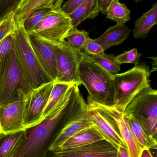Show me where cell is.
Masks as SVG:
<instances>
[{"label": "cell", "instance_id": "d6986e66", "mask_svg": "<svg viewBox=\"0 0 157 157\" xmlns=\"http://www.w3.org/2000/svg\"><path fill=\"white\" fill-rule=\"evenodd\" d=\"M25 139V130L8 134L0 132V157H13Z\"/></svg>", "mask_w": 157, "mask_h": 157}, {"label": "cell", "instance_id": "d6a6232c", "mask_svg": "<svg viewBox=\"0 0 157 157\" xmlns=\"http://www.w3.org/2000/svg\"><path fill=\"white\" fill-rule=\"evenodd\" d=\"M84 0H68L61 7V10L65 13L70 15L73 13Z\"/></svg>", "mask_w": 157, "mask_h": 157}, {"label": "cell", "instance_id": "cb8c5ba5", "mask_svg": "<svg viewBox=\"0 0 157 157\" xmlns=\"http://www.w3.org/2000/svg\"><path fill=\"white\" fill-rule=\"evenodd\" d=\"M73 84L54 81L46 108L43 113V119L55 107L61 99L64 96L69 88Z\"/></svg>", "mask_w": 157, "mask_h": 157}, {"label": "cell", "instance_id": "d4e9b609", "mask_svg": "<svg viewBox=\"0 0 157 157\" xmlns=\"http://www.w3.org/2000/svg\"><path fill=\"white\" fill-rule=\"evenodd\" d=\"M89 58L100 67L112 75L120 71L121 65L117 62L114 54L104 53L98 56H89Z\"/></svg>", "mask_w": 157, "mask_h": 157}, {"label": "cell", "instance_id": "8d00e7d4", "mask_svg": "<svg viewBox=\"0 0 157 157\" xmlns=\"http://www.w3.org/2000/svg\"><path fill=\"white\" fill-rule=\"evenodd\" d=\"M30 1V0H21V2H20V3H19V6H18V7L17 10H16L15 12L23 8V7L25 6Z\"/></svg>", "mask_w": 157, "mask_h": 157}, {"label": "cell", "instance_id": "ba28073f", "mask_svg": "<svg viewBox=\"0 0 157 157\" xmlns=\"http://www.w3.org/2000/svg\"><path fill=\"white\" fill-rule=\"evenodd\" d=\"M57 78L54 81L82 85L78 75V67L83 52L78 51L69 46L66 40L55 47Z\"/></svg>", "mask_w": 157, "mask_h": 157}, {"label": "cell", "instance_id": "836d02e7", "mask_svg": "<svg viewBox=\"0 0 157 157\" xmlns=\"http://www.w3.org/2000/svg\"><path fill=\"white\" fill-rule=\"evenodd\" d=\"M113 1L114 0H99V5L101 13L106 14L108 8Z\"/></svg>", "mask_w": 157, "mask_h": 157}, {"label": "cell", "instance_id": "7a4b0ae2", "mask_svg": "<svg viewBox=\"0 0 157 157\" xmlns=\"http://www.w3.org/2000/svg\"><path fill=\"white\" fill-rule=\"evenodd\" d=\"M81 84L88 92V98L98 104L113 107L115 104L113 75L83 52L78 67Z\"/></svg>", "mask_w": 157, "mask_h": 157}, {"label": "cell", "instance_id": "ac0fdd59", "mask_svg": "<svg viewBox=\"0 0 157 157\" xmlns=\"http://www.w3.org/2000/svg\"><path fill=\"white\" fill-rule=\"evenodd\" d=\"M99 0H84L73 12L69 15L72 20L73 28H77L82 22L86 19H93L100 13Z\"/></svg>", "mask_w": 157, "mask_h": 157}, {"label": "cell", "instance_id": "484cf974", "mask_svg": "<svg viewBox=\"0 0 157 157\" xmlns=\"http://www.w3.org/2000/svg\"><path fill=\"white\" fill-rule=\"evenodd\" d=\"M89 38L88 32L84 30L73 28L66 36L65 39L71 48L78 51H82L84 46Z\"/></svg>", "mask_w": 157, "mask_h": 157}, {"label": "cell", "instance_id": "52a82bcc", "mask_svg": "<svg viewBox=\"0 0 157 157\" xmlns=\"http://www.w3.org/2000/svg\"><path fill=\"white\" fill-rule=\"evenodd\" d=\"M73 28L72 20L68 15L61 9L51 10L42 21L27 33L58 46L65 40Z\"/></svg>", "mask_w": 157, "mask_h": 157}, {"label": "cell", "instance_id": "5b68a950", "mask_svg": "<svg viewBox=\"0 0 157 157\" xmlns=\"http://www.w3.org/2000/svg\"><path fill=\"white\" fill-rule=\"evenodd\" d=\"M32 90L18 64L13 45L7 66L0 80V106L24 100Z\"/></svg>", "mask_w": 157, "mask_h": 157}, {"label": "cell", "instance_id": "e0dca14e", "mask_svg": "<svg viewBox=\"0 0 157 157\" xmlns=\"http://www.w3.org/2000/svg\"><path fill=\"white\" fill-rule=\"evenodd\" d=\"M131 30L125 25L116 24L109 27L103 35L96 40L104 50L122 43L129 37Z\"/></svg>", "mask_w": 157, "mask_h": 157}, {"label": "cell", "instance_id": "603a6c76", "mask_svg": "<svg viewBox=\"0 0 157 157\" xmlns=\"http://www.w3.org/2000/svg\"><path fill=\"white\" fill-rule=\"evenodd\" d=\"M107 18L115 21L117 24L125 25L131 19V11L124 3L114 0L107 10Z\"/></svg>", "mask_w": 157, "mask_h": 157}, {"label": "cell", "instance_id": "8992f818", "mask_svg": "<svg viewBox=\"0 0 157 157\" xmlns=\"http://www.w3.org/2000/svg\"><path fill=\"white\" fill-rule=\"evenodd\" d=\"M124 114L138 121L148 135L157 140V91L151 86L136 95L126 107Z\"/></svg>", "mask_w": 157, "mask_h": 157}, {"label": "cell", "instance_id": "4dcf8cb0", "mask_svg": "<svg viewBox=\"0 0 157 157\" xmlns=\"http://www.w3.org/2000/svg\"><path fill=\"white\" fill-rule=\"evenodd\" d=\"M21 0H0V22L15 12Z\"/></svg>", "mask_w": 157, "mask_h": 157}, {"label": "cell", "instance_id": "1f68e13d", "mask_svg": "<svg viewBox=\"0 0 157 157\" xmlns=\"http://www.w3.org/2000/svg\"><path fill=\"white\" fill-rule=\"evenodd\" d=\"M83 50L84 52L88 56H98L105 53L102 46L96 40L90 37L87 40Z\"/></svg>", "mask_w": 157, "mask_h": 157}, {"label": "cell", "instance_id": "9c48e42d", "mask_svg": "<svg viewBox=\"0 0 157 157\" xmlns=\"http://www.w3.org/2000/svg\"><path fill=\"white\" fill-rule=\"evenodd\" d=\"M54 81L41 85L29 91L24 99L23 121L25 129L37 124L43 120Z\"/></svg>", "mask_w": 157, "mask_h": 157}, {"label": "cell", "instance_id": "277c9868", "mask_svg": "<svg viewBox=\"0 0 157 157\" xmlns=\"http://www.w3.org/2000/svg\"><path fill=\"white\" fill-rule=\"evenodd\" d=\"M150 74L149 67L144 63L125 72L113 75L115 99L113 107L124 113L132 100L151 86Z\"/></svg>", "mask_w": 157, "mask_h": 157}, {"label": "cell", "instance_id": "e575fe53", "mask_svg": "<svg viewBox=\"0 0 157 157\" xmlns=\"http://www.w3.org/2000/svg\"><path fill=\"white\" fill-rule=\"evenodd\" d=\"M116 157H130L127 148L120 147L118 148V154Z\"/></svg>", "mask_w": 157, "mask_h": 157}, {"label": "cell", "instance_id": "2e32d148", "mask_svg": "<svg viewBox=\"0 0 157 157\" xmlns=\"http://www.w3.org/2000/svg\"><path fill=\"white\" fill-rule=\"evenodd\" d=\"M104 139L105 138L101 133L93 125L70 137L55 151L80 147Z\"/></svg>", "mask_w": 157, "mask_h": 157}, {"label": "cell", "instance_id": "83f0119b", "mask_svg": "<svg viewBox=\"0 0 157 157\" xmlns=\"http://www.w3.org/2000/svg\"><path fill=\"white\" fill-rule=\"evenodd\" d=\"M49 9H37L32 12L23 23L24 29L26 32L31 31L35 27L37 26L47 15Z\"/></svg>", "mask_w": 157, "mask_h": 157}, {"label": "cell", "instance_id": "7c38bea8", "mask_svg": "<svg viewBox=\"0 0 157 157\" xmlns=\"http://www.w3.org/2000/svg\"><path fill=\"white\" fill-rule=\"evenodd\" d=\"M28 34L31 47L41 67L50 78L55 81L57 78L56 46L33 34Z\"/></svg>", "mask_w": 157, "mask_h": 157}, {"label": "cell", "instance_id": "d590c367", "mask_svg": "<svg viewBox=\"0 0 157 157\" xmlns=\"http://www.w3.org/2000/svg\"><path fill=\"white\" fill-rule=\"evenodd\" d=\"M141 157H154L152 155L150 150L148 149H143Z\"/></svg>", "mask_w": 157, "mask_h": 157}, {"label": "cell", "instance_id": "44dd1931", "mask_svg": "<svg viewBox=\"0 0 157 157\" xmlns=\"http://www.w3.org/2000/svg\"><path fill=\"white\" fill-rule=\"evenodd\" d=\"M157 24V3L135 20L133 36L135 39L146 38L151 29Z\"/></svg>", "mask_w": 157, "mask_h": 157}, {"label": "cell", "instance_id": "4fadbf2b", "mask_svg": "<svg viewBox=\"0 0 157 157\" xmlns=\"http://www.w3.org/2000/svg\"><path fill=\"white\" fill-rule=\"evenodd\" d=\"M93 101L96 106L109 113L115 120L130 157H141L143 149L135 139L127 118L124 113L117 110L114 107L101 105Z\"/></svg>", "mask_w": 157, "mask_h": 157}, {"label": "cell", "instance_id": "3957f363", "mask_svg": "<svg viewBox=\"0 0 157 157\" xmlns=\"http://www.w3.org/2000/svg\"><path fill=\"white\" fill-rule=\"evenodd\" d=\"M13 46L18 64L32 89L53 81L39 62L23 24H17Z\"/></svg>", "mask_w": 157, "mask_h": 157}, {"label": "cell", "instance_id": "ffe728a7", "mask_svg": "<svg viewBox=\"0 0 157 157\" xmlns=\"http://www.w3.org/2000/svg\"><path fill=\"white\" fill-rule=\"evenodd\" d=\"M64 0H30L25 6L14 13L17 24H22L25 19L34 10L47 9H61Z\"/></svg>", "mask_w": 157, "mask_h": 157}, {"label": "cell", "instance_id": "30bf717a", "mask_svg": "<svg viewBox=\"0 0 157 157\" xmlns=\"http://www.w3.org/2000/svg\"><path fill=\"white\" fill-rule=\"evenodd\" d=\"M87 104L88 116L105 140L111 143L118 149L120 147L127 148L114 119L108 113L96 106L88 98Z\"/></svg>", "mask_w": 157, "mask_h": 157}, {"label": "cell", "instance_id": "7402d4cb", "mask_svg": "<svg viewBox=\"0 0 157 157\" xmlns=\"http://www.w3.org/2000/svg\"><path fill=\"white\" fill-rule=\"evenodd\" d=\"M125 115L132 132L142 149L156 150L157 140L147 134L142 125L134 117L131 115Z\"/></svg>", "mask_w": 157, "mask_h": 157}, {"label": "cell", "instance_id": "74e56055", "mask_svg": "<svg viewBox=\"0 0 157 157\" xmlns=\"http://www.w3.org/2000/svg\"><path fill=\"white\" fill-rule=\"evenodd\" d=\"M143 1V0H134L135 2V3H137L139 2H141V1Z\"/></svg>", "mask_w": 157, "mask_h": 157}, {"label": "cell", "instance_id": "9a60e30c", "mask_svg": "<svg viewBox=\"0 0 157 157\" xmlns=\"http://www.w3.org/2000/svg\"><path fill=\"white\" fill-rule=\"evenodd\" d=\"M93 125L87 113L71 120L59 133L51 147L49 151L57 150L70 137L82 130Z\"/></svg>", "mask_w": 157, "mask_h": 157}, {"label": "cell", "instance_id": "8fae6325", "mask_svg": "<svg viewBox=\"0 0 157 157\" xmlns=\"http://www.w3.org/2000/svg\"><path fill=\"white\" fill-rule=\"evenodd\" d=\"M118 150L115 146L104 139L76 148L49 151L46 157H116Z\"/></svg>", "mask_w": 157, "mask_h": 157}, {"label": "cell", "instance_id": "4316f807", "mask_svg": "<svg viewBox=\"0 0 157 157\" xmlns=\"http://www.w3.org/2000/svg\"><path fill=\"white\" fill-rule=\"evenodd\" d=\"M14 37V33L7 36L0 42V80L7 66Z\"/></svg>", "mask_w": 157, "mask_h": 157}, {"label": "cell", "instance_id": "f546056e", "mask_svg": "<svg viewBox=\"0 0 157 157\" xmlns=\"http://www.w3.org/2000/svg\"><path fill=\"white\" fill-rule=\"evenodd\" d=\"M142 54L139 53L137 48H134L129 51H124L123 53L115 56V60L119 64L133 63L136 65L139 63L140 58Z\"/></svg>", "mask_w": 157, "mask_h": 157}, {"label": "cell", "instance_id": "5bb4252c", "mask_svg": "<svg viewBox=\"0 0 157 157\" xmlns=\"http://www.w3.org/2000/svg\"><path fill=\"white\" fill-rule=\"evenodd\" d=\"M23 106L24 100L0 106V132L8 134L25 130Z\"/></svg>", "mask_w": 157, "mask_h": 157}, {"label": "cell", "instance_id": "f1b7e54d", "mask_svg": "<svg viewBox=\"0 0 157 157\" xmlns=\"http://www.w3.org/2000/svg\"><path fill=\"white\" fill-rule=\"evenodd\" d=\"M17 28L14 13H13L0 22V42L7 36L14 33Z\"/></svg>", "mask_w": 157, "mask_h": 157}, {"label": "cell", "instance_id": "6da1fadb", "mask_svg": "<svg viewBox=\"0 0 157 157\" xmlns=\"http://www.w3.org/2000/svg\"><path fill=\"white\" fill-rule=\"evenodd\" d=\"M86 108L79 90L70 87L40 122L25 129V141L13 157H46L62 129L71 120L84 114Z\"/></svg>", "mask_w": 157, "mask_h": 157}]
</instances>
